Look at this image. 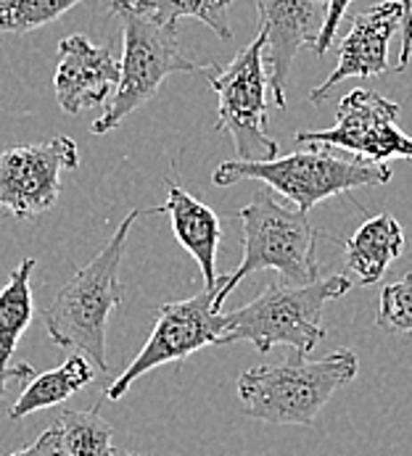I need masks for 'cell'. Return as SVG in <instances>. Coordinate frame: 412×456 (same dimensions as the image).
<instances>
[{
	"mask_svg": "<svg viewBox=\"0 0 412 456\" xmlns=\"http://www.w3.org/2000/svg\"><path fill=\"white\" fill-rule=\"evenodd\" d=\"M357 372L359 359L351 348H336L323 359L296 354L280 364H260L241 372L238 398L251 419L309 428L334 393L349 386Z\"/></svg>",
	"mask_w": 412,
	"mask_h": 456,
	"instance_id": "cell-2",
	"label": "cell"
},
{
	"mask_svg": "<svg viewBox=\"0 0 412 456\" xmlns=\"http://www.w3.org/2000/svg\"><path fill=\"white\" fill-rule=\"evenodd\" d=\"M143 211H130L119 230L111 235L106 248L77 269L74 277L56 293L51 306L43 312V322L54 343L64 351L85 354L103 375L106 362V325L114 309L125 301V285L119 282V266L128 248L130 230Z\"/></svg>",
	"mask_w": 412,
	"mask_h": 456,
	"instance_id": "cell-1",
	"label": "cell"
},
{
	"mask_svg": "<svg viewBox=\"0 0 412 456\" xmlns=\"http://www.w3.org/2000/svg\"><path fill=\"white\" fill-rule=\"evenodd\" d=\"M257 11L260 32L265 35V66L270 77V93L275 106L285 109L291 64L304 45H315L328 11V0H257Z\"/></svg>",
	"mask_w": 412,
	"mask_h": 456,
	"instance_id": "cell-11",
	"label": "cell"
},
{
	"mask_svg": "<svg viewBox=\"0 0 412 456\" xmlns=\"http://www.w3.org/2000/svg\"><path fill=\"white\" fill-rule=\"evenodd\" d=\"M400 5H402V53H400V61L391 69L405 71L412 53V0H400Z\"/></svg>",
	"mask_w": 412,
	"mask_h": 456,
	"instance_id": "cell-24",
	"label": "cell"
},
{
	"mask_svg": "<svg viewBox=\"0 0 412 456\" xmlns=\"http://www.w3.org/2000/svg\"><path fill=\"white\" fill-rule=\"evenodd\" d=\"M143 214H167L172 222V232L177 243L199 261L202 274H204L206 288L219 282L217 274V248L222 240V224L219 216L194 198L188 191H183L172 177H167V200L159 208H148Z\"/></svg>",
	"mask_w": 412,
	"mask_h": 456,
	"instance_id": "cell-14",
	"label": "cell"
},
{
	"mask_svg": "<svg viewBox=\"0 0 412 456\" xmlns=\"http://www.w3.org/2000/svg\"><path fill=\"white\" fill-rule=\"evenodd\" d=\"M77 167L79 148L67 134L0 151V214L29 219L48 211L62 193V175Z\"/></svg>",
	"mask_w": 412,
	"mask_h": 456,
	"instance_id": "cell-10",
	"label": "cell"
},
{
	"mask_svg": "<svg viewBox=\"0 0 412 456\" xmlns=\"http://www.w3.org/2000/svg\"><path fill=\"white\" fill-rule=\"evenodd\" d=\"M343 261H346V277L351 285L367 288L375 285L391 261H397L405 251V230L391 214H375L367 222H362L354 235L343 240Z\"/></svg>",
	"mask_w": 412,
	"mask_h": 456,
	"instance_id": "cell-15",
	"label": "cell"
},
{
	"mask_svg": "<svg viewBox=\"0 0 412 456\" xmlns=\"http://www.w3.org/2000/svg\"><path fill=\"white\" fill-rule=\"evenodd\" d=\"M35 378V370L21 362V364H11V367H0V398L5 395L11 383H29Z\"/></svg>",
	"mask_w": 412,
	"mask_h": 456,
	"instance_id": "cell-25",
	"label": "cell"
},
{
	"mask_svg": "<svg viewBox=\"0 0 412 456\" xmlns=\"http://www.w3.org/2000/svg\"><path fill=\"white\" fill-rule=\"evenodd\" d=\"M402 29V5L400 0H383L378 5H370L359 11L351 19L349 32L339 43V64L325 77L323 85H317L309 93V103L320 106L331 98L334 87L343 79H370L383 71H389V43Z\"/></svg>",
	"mask_w": 412,
	"mask_h": 456,
	"instance_id": "cell-12",
	"label": "cell"
},
{
	"mask_svg": "<svg viewBox=\"0 0 412 456\" xmlns=\"http://www.w3.org/2000/svg\"><path fill=\"white\" fill-rule=\"evenodd\" d=\"M243 180H260L270 191L293 200L299 211H312L325 198L391 183V169L389 164H370L362 159L346 161L328 145H312L309 151H296L283 159L275 156L270 161H222L211 175L217 188Z\"/></svg>",
	"mask_w": 412,
	"mask_h": 456,
	"instance_id": "cell-5",
	"label": "cell"
},
{
	"mask_svg": "<svg viewBox=\"0 0 412 456\" xmlns=\"http://www.w3.org/2000/svg\"><path fill=\"white\" fill-rule=\"evenodd\" d=\"M136 5L167 24H177V19L183 16L199 19L219 40H233V29L227 21L233 0H136Z\"/></svg>",
	"mask_w": 412,
	"mask_h": 456,
	"instance_id": "cell-19",
	"label": "cell"
},
{
	"mask_svg": "<svg viewBox=\"0 0 412 456\" xmlns=\"http://www.w3.org/2000/svg\"><path fill=\"white\" fill-rule=\"evenodd\" d=\"M351 290L346 274L320 277L309 285H270L246 306L225 314V330L217 346L246 340L260 354L288 346L296 354H312L325 338L323 309Z\"/></svg>",
	"mask_w": 412,
	"mask_h": 456,
	"instance_id": "cell-3",
	"label": "cell"
},
{
	"mask_svg": "<svg viewBox=\"0 0 412 456\" xmlns=\"http://www.w3.org/2000/svg\"><path fill=\"white\" fill-rule=\"evenodd\" d=\"M351 5V0H328V11H325V19H323V27H320V35L312 45V51L317 56H325L331 48H334V40H336V32H339V24H342L346 8Z\"/></svg>",
	"mask_w": 412,
	"mask_h": 456,
	"instance_id": "cell-22",
	"label": "cell"
},
{
	"mask_svg": "<svg viewBox=\"0 0 412 456\" xmlns=\"http://www.w3.org/2000/svg\"><path fill=\"white\" fill-rule=\"evenodd\" d=\"M82 0H0V32L24 35L64 16Z\"/></svg>",
	"mask_w": 412,
	"mask_h": 456,
	"instance_id": "cell-20",
	"label": "cell"
},
{
	"mask_svg": "<svg viewBox=\"0 0 412 456\" xmlns=\"http://www.w3.org/2000/svg\"><path fill=\"white\" fill-rule=\"evenodd\" d=\"M296 142L342 148L370 164L412 159V137L400 127V103L365 87L343 95L334 127L299 132Z\"/></svg>",
	"mask_w": 412,
	"mask_h": 456,
	"instance_id": "cell-9",
	"label": "cell"
},
{
	"mask_svg": "<svg viewBox=\"0 0 412 456\" xmlns=\"http://www.w3.org/2000/svg\"><path fill=\"white\" fill-rule=\"evenodd\" d=\"M95 370L98 367L90 364V359L85 354H71L62 367L43 372V375H35L24 386V391L19 393V398L8 409V419L19 422V419L29 417L32 411L64 403L74 393L95 383V375H98Z\"/></svg>",
	"mask_w": 412,
	"mask_h": 456,
	"instance_id": "cell-16",
	"label": "cell"
},
{
	"mask_svg": "<svg viewBox=\"0 0 412 456\" xmlns=\"http://www.w3.org/2000/svg\"><path fill=\"white\" fill-rule=\"evenodd\" d=\"M122 66L109 48L95 45L85 35H69L59 45V64L54 74L56 101L64 114H79L82 109L106 103L119 85Z\"/></svg>",
	"mask_w": 412,
	"mask_h": 456,
	"instance_id": "cell-13",
	"label": "cell"
},
{
	"mask_svg": "<svg viewBox=\"0 0 412 456\" xmlns=\"http://www.w3.org/2000/svg\"><path fill=\"white\" fill-rule=\"evenodd\" d=\"M111 456H143L137 454V452H130V449H114V454Z\"/></svg>",
	"mask_w": 412,
	"mask_h": 456,
	"instance_id": "cell-26",
	"label": "cell"
},
{
	"mask_svg": "<svg viewBox=\"0 0 412 456\" xmlns=\"http://www.w3.org/2000/svg\"><path fill=\"white\" fill-rule=\"evenodd\" d=\"M375 322L386 332H412V272L402 280L389 282L378 298V317Z\"/></svg>",
	"mask_w": 412,
	"mask_h": 456,
	"instance_id": "cell-21",
	"label": "cell"
},
{
	"mask_svg": "<svg viewBox=\"0 0 412 456\" xmlns=\"http://www.w3.org/2000/svg\"><path fill=\"white\" fill-rule=\"evenodd\" d=\"M37 261L24 259L13 272L5 288L0 290V367H11L16 346L27 327L35 320V298L29 288V277Z\"/></svg>",
	"mask_w": 412,
	"mask_h": 456,
	"instance_id": "cell-17",
	"label": "cell"
},
{
	"mask_svg": "<svg viewBox=\"0 0 412 456\" xmlns=\"http://www.w3.org/2000/svg\"><path fill=\"white\" fill-rule=\"evenodd\" d=\"M227 274L219 277L217 285L204 288L199 296L188 301L164 304L156 312V325L151 330L145 346L140 348L133 364L106 388L109 401H122V395L133 388V383L140 380L145 372L169 364L183 362L191 354L202 351L206 346H217L222 330H225V314L214 312V296Z\"/></svg>",
	"mask_w": 412,
	"mask_h": 456,
	"instance_id": "cell-8",
	"label": "cell"
},
{
	"mask_svg": "<svg viewBox=\"0 0 412 456\" xmlns=\"http://www.w3.org/2000/svg\"><path fill=\"white\" fill-rule=\"evenodd\" d=\"M209 87L217 93V130L227 132L241 161H270L277 156V140L268 134V90L265 35L260 32L225 66H204Z\"/></svg>",
	"mask_w": 412,
	"mask_h": 456,
	"instance_id": "cell-7",
	"label": "cell"
},
{
	"mask_svg": "<svg viewBox=\"0 0 412 456\" xmlns=\"http://www.w3.org/2000/svg\"><path fill=\"white\" fill-rule=\"evenodd\" d=\"M64 456H111L114 428L101 409H64L56 419Z\"/></svg>",
	"mask_w": 412,
	"mask_h": 456,
	"instance_id": "cell-18",
	"label": "cell"
},
{
	"mask_svg": "<svg viewBox=\"0 0 412 456\" xmlns=\"http://www.w3.org/2000/svg\"><path fill=\"white\" fill-rule=\"evenodd\" d=\"M111 11L122 27V77L117 95L93 122V134H106L122 127L128 117L143 109L161 87V82L175 71H204V66L185 59L177 43V24L159 21L156 16L140 11L136 0H109Z\"/></svg>",
	"mask_w": 412,
	"mask_h": 456,
	"instance_id": "cell-6",
	"label": "cell"
},
{
	"mask_svg": "<svg viewBox=\"0 0 412 456\" xmlns=\"http://www.w3.org/2000/svg\"><path fill=\"white\" fill-rule=\"evenodd\" d=\"M243 224V259L214 296V312H222L225 298L235 285L262 269H275L285 285H309L320 280L317 238L307 211L288 208L270 196V188H260L251 203L238 211Z\"/></svg>",
	"mask_w": 412,
	"mask_h": 456,
	"instance_id": "cell-4",
	"label": "cell"
},
{
	"mask_svg": "<svg viewBox=\"0 0 412 456\" xmlns=\"http://www.w3.org/2000/svg\"><path fill=\"white\" fill-rule=\"evenodd\" d=\"M8 456H64V449H62V438H59V428H48L35 444H29L27 449L16 452V454Z\"/></svg>",
	"mask_w": 412,
	"mask_h": 456,
	"instance_id": "cell-23",
	"label": "cell"
}]
</instances>
